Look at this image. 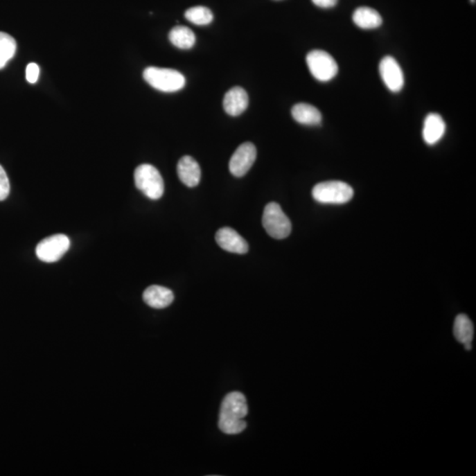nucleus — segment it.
I'll use <instances>...</instances> for the list:
<instances>
[{"label":"nucleus","mask_w":476,"mask_h":476,"mask_svg":"<svg viewBox=\"0 0 476 476\" xmlns=\"http://www.w3.org/2000/svg\"><path fill=\"white\" fill-rule=\"evenodd\" d=\"M248 406L245 395L239 391L227 394L220 410L218 426L227 435H236L246 429L245 417Z\"/></svg>","instance_id":"obj_1"},{"label":"nucleus","mask_w":476,"mask_h":476,"mask_svg":"<svg viewBox=\"0 0 476 476\" xmlns=\"http://www.w3.org/2000/svg\"><path fill=\"white\" fill-rule=\"evenodd\" d=\"M143 77L151 87L161 92L179 91L186 85V78L183 74L170 68L147 67Z\"/></svg>","instance_id":"obj_2"},{"label":"nucleus","mask_w":476,"mask_h":476,"mask_svg":"<svg viewBox=\"0 0 476 476\" xmlns=\"http://www.w3.org/2000/svg\"><path fill=\"white\" fill-rule=\"evenodd\" d=\"M134 182L136 187L145 196L151 200L161 199L164 193V183L163 177L157 168L150 164H141L136 168L134 171Z\"/></svg>","instance_id":"obj_3"},{"label":"nucleus","mask_w":476,"mask_h":476,"mask_svg":"<svg viewBox=\"0 0 476 476\" xmlns=\"http://www.w3.org/2000/svg\"><path fill=\"white\" fill-rule=\"evenodd\" d=\"M262 224L267 234L275 239L286 238L292 231L289 217L285 215L281 206L276 202H270L265 206Z\"/></svg>","instance_id":"obj_4"},{"label":"nucleus","mask_w":476,"mask_h":476,"mask_svg":"<svg viewBox=\"0 0 476 476\" xmlns=\"http://www.w3.org/2000/svg\"><path fill=\"white\" fill-rule=\"evenodd\" d=\"M354 195V190L342 181H326L317 184L312 189V197L322 204H344Z\"/></svg>","instance_id":"obj_5"},{"label":"nucleus","mask_w":476,"mask_h":476,"mask_svg":"<svg viewBox=\"0 0 476 476\" xmlns=\"http://www.w3.org/2000/svg\"><path fill=\"white\" fill-rule=\"evenodd\" d=\"M306 62L310 73L319 82H330L338 73V64L335 58L326 51L320 50L310 51L307 55Z\"/></svg>","instance_id":"obj_6"},{"label":"nucleus","mask_w":476,"mask_h":476,"mask_svg":"<svg viewBox=\"0 0 476 476\" xmlns=\"http://www.w3.org/2000/svg\"><path fill=\"white\" fill-rule=\"evenodd\" d=\"M70 240L66 235L57 234L43 239L37 246L35 254L41 261L53 263L60 260L70 248Z\"/></svg>","instance_id":"obj_7"},{"label":"nucleus","mask_w":476,"mask_h":476,"mask_svg":"<svg viewBox=\"0 0 476 476\" xmlns=\"http://www.w3.org/2000/svg\"><path fill=\"white\" fill-rule=\"evenodd\" d=\"M257 157V150L251 142L239 146L229 161V171L236 177H244Z\"/></svg>","instance_id":"obj_8"},{"label":"nucleus","mask_w":476,"mask_h":476,"mask_svg":"<svg viewBox=\"0 0 476 476\" xmlns=\"http://www.w3.org/2000/svg\"><path fill=\"white\" fill-rule=\"evenodd\" d=\"M380 73L385 87L391 92H400L404 87L403 71L397 60L393 57L382 58L380 64Z\"/></svg>","instance_id":"obj_9"},{"label":"nucleus","mask_w":476,"mask_h":476,"mask_svg":"<svg viewBox=\"0 0 476 476\" xmlns=\"http://www.w3.org/2000/svg\"><path fill=\"white\" fill-rule=\"evenodd\" d=\"M215 240L220 247L229 252L245 254L249 250L247 242L238 232L229 227L219 229L215 235Z\"/></svg>","instance_id":"obj_10"},{"label":"nucleus","mask_w":476,"mask_h":476,"mask_svg":"<svg viewBox=\"0 0 476 476\" xmlns=\"http://www.w3.org/2000/svg\"><path fill=\"white\" fill-rule=\"evenodd\" d=\"M248 105V94L241 87H232L223 99V108L227 114L232 116L241 115L247 109Z\"/></svg>","instance_id":"obj_11"},{"label":"nucleus","mask_w":476,"mask_h":476,"mask_svg":"<svg viewBox=\"0 0 476 476\" xmlns=\"http://www.w3.org/2000/svg\"><path fill=\"white\" fill-rule=\"evenodd\" d=\"M446 125L441 116L430 113L424 119L423 137L428 145H435L445 135Z\"/></svg>","instance_id":"obj_12"},{"label":"nucleus","mask_w":476,"mask_h":476,"mask_svg":"<svg viewBox=\"0 0 476 476\" xmlns=\"http://www.w3.org/2000/svg\"><path fill=\"white\" fill-rule=\"evenodd\" d=\"M177 174L181 182L188 187H195L202 177V170L199 164L193 157H184L177 164Z\"/></svg>","instance_id":"obj_13"},{"label":"nucleus","mask_w":476,"mask_h":476,"mask_svg":"<svg viewBox=\"0 0 476 476\" xmlns=\"http://www.w3.org/2000/svg\"><path fill=\"white\" fill-rule=\"evenodd\" d=\"M143 300L152 308L164 309L173 303L174 294L167 288L153 285L144 291Z\"/></svg>","instance_id":"obj_14"},{"label":"nucleus","mask_w":476,"mask_h":476,"mask_svg":"<svg viewBox=\"0 0 476 476\" xmlns=\"http://www.w3.org/2000/svg\"><path fill=\"white\" fill-rule=\"evenodd\" d=\"M291 114L297 123L304 125H319L322 122L321 113L309 103H300L294 105Z\"/></svg>","instance_id":"obj_15"},{"label":"nucleus","mask_w":476,"mask_h":476,"mask_svg":"<svg viewBox=\"0 0 476 476\" xmlns=\"http://www.w3.org/2000/svg\"><path fill=\"white\" fill-rule=\"evenodd\" d=\"M353 21L362 29H374L380 27L383 19L378 12L371 8H359L353 14Z\"/></svg>","instance_id":"obj_16"},{"label":"nucleus","mask_w":476,"mask_h":476,"mask_svg":"<svg viewBox=\"0 0 476 476\" xmlns=\"http://www.w3.org/2000/svg\"><path fill=\"white\" fill-rule=\"evenodd\" d=\"M170 43L177 48L188 50L196 43V37L192 29L186 26H176L168 33Z\"/></svg>","instance_id":"obj_17"},{"label":"nucleus","mask_w":476,"mask_h":476,"mask_svg":"<svg viewBox=\"0 0 476 476\" xmlns=\"http://www.w3.org/2000/svg\"><path fill=\"white\" fill-rule=\"evenodd\" d=\"M474 325L471 319L465 314H459L456 317L453 333L456 340L462 344H471L474 338Z\"/></svg>","instance_id":"obj_18"},{"label":"nucleus","mask_w":476,"mask_h":476,"mask_svg":"<svg viewBox=\"0 0 476 476\" xmlns=\"http://www.w3.org/2000/svg\"><path fill=\"white\" fill-rule=\"evenodd\" d=\"M16 50L17 44L15 39L5 32H0V70L14 58Z\"/></svg>","instance_id":"obj_19"},{"label":"nucleus","mask_w":476,"mask_h":476,"mask_svg":"<svg viewBox=\"0 0 476 476\" xmlns=\"http://www.w3.org/2000/svg\"><path fill=\"white\" fill-rule=\"evenodd\" d=\"M184 17L187 21L197 26H206L211 24L213 19L211 10L205 6H194V8L186 10Z\"/></svg>","instance_id":"obj_20"},{"label":"nucleus","mask_w":476,"mask_h":476,"mask_svg":"<svg viewBox=\"0 0 476 476\" xmlns=\"http://www.w3.org/2000/svg\"><path fill=\"white\" fill-rule=\"evenodd\" d=\"M10 193V183L8 175L0 165V202L5 200Z\"/></svg>","instance_id":"obj_21"},{"label":"nucleus","mask_w":476,"mask_h":476,"mask_svg":"<svg viewBox=\"0 0 476 476\" xmlns=\"http://www.w3.org/2000/svg\"><path fill=\"white\" fill-rule=\"evenodd\" d=\"M39 74H40V67L37 64L30 63L28 64L27 68H26V79H27L28 82L31 84L37 82Z\"/></svg>","instance_id":"obj_22"},{"label":"nucleus","mask_w":476,"mask_h":476,"mask_svg":"<svg viewBox=\"0 0 476 476\" xmlns=\"http://www.w3.org/2000/svg\"><path fill=\"white\" fill-rule=\"evenodd\" d=\"M314 5L321 8H332L337 5L338 0H312Z\"/></svg>","instance_id":"obj_23"},{"label":"nucleus","mask_w":476,"mask_h":476,"mask_svg":"<svg viewBox=\"0 0 476 476\" xmlns=\"http://www.w3.org/2000/svg\"><path fill=\"white\" fill-rule=\"evenodd\" d=\"M471 2H474V3H475V0H471Z\"/></svg>","instance_id":"obj_24"}]
</instances>
